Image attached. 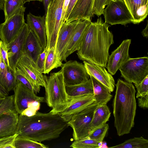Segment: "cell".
Listing matches in <instances>:
<instances>
[{
    "instance_id": "1",
    "label": "cell",
    "mask_w": 148,
    "mask_h": 148,
    "mask_svg": "<svg viewBox=\"0 0 148 148\" xmlns=\"http://www.w3.org/2000/svg\"><path fill=\"white\" fill-rule=\"evenodd\" d=\"M68 126V122L60 113L37 112L30 116L19 114L16 133L41 143L58 138Z\"/></svg>"
},
{
    "instance_id": "2",
    "label": "cell",
    "mask_w": 148,
    "mask_h": 148,
    "mask_svg": "<svg viewBox=\"0 0 148 148\" xmlns=\"http://www.w3.org/2000/svg\"><path fill=\"white\" fill-rule=\"evenodd\" d=\"M109 25L101 17L91 22L77 54L81 60L106 67L110 46L114 43Z\"/></svg>"
},
{
    "instance_id": "3",
    "label": "cell",
    "mask_w": 148,
    "mask_h": 148,
    "mask_svg": "<svg viewBox=\"0 0 148 148\" xmlns=\"http://www.w3.org/2000/svg\"><path fill=\"white\" fill-rule=\"evenodd\" d=\"M115 85L113 114L114 126L118 135L120 136L129 133L134 126L136 109V91L132 83L120 79Z\"/></svg>"
},
{
    "instance_id": "4",
    "label": "cell",
    "mask_w": 148,
    "mask_h": 148,
    "mask_svg": "<svg viewBox=\"0 0 148 148\" xmlns=\"http://www.w3.org/2000/svg\"><path fill=\"white\" fill-rule=\"evenodd\" d=\"M43 77L46 102L52 108L50 112L53 114L59 113L65 108L69 101L62 70L51 73L48 77L43 75Z\"/></svg>"
},
{
    "instance_id": "5",
    "label": "cell",
    "mask_w": 148,
    "mask_h": 148,
    "mask_svg": "<svg viewBox=\"0 0 148 148\" xmlns=\"http://www.w3.org/2000/svg\"><path fill=\"white\" fill-rule=\"evenodd\" d=\"M64 0H50L45 16L48 49L55 48L59 30L62 26L61 18Z\"/></svg>"
},
{
    "instance_id": "6",
    "label": "cell",
    "mask_w": 148,
    "mask_h": 148,
    "mask_svg": "<svg viewBox=\"0 0 148 148\" xmlns=\"http://www.w3.org/2000/svg\"><path fill=\"white\" fill-rule=\"evenodd\" d=\"M94 102L81 112L73 115L68 122L73 130V136L75 141L87 136L92 130L91 123L94 111L98 106Z\"/></svg>"
},
{
    "instance_id": "7",
    "label": "cell",
    "mask_w": 148,
    "mask_h": 148,
    "mask_svg": "<svg viewBox=\"0 0 148 148\" xmlns=\"http://www.w3.org/2000/svg\"><path fill=\"white\" fill-rule=\"evenodd\" d=\"M119 69L121 77L127 82L137 85L148 75V57L130 58Z\"/></svg>"
},
{
    "instance_id": "8",
    "label": "cell",
    "mask_w": 148,
    "mask_h": 148,
    "mask_svg": "<svg viewBox=\"0 0 148 148\" xmlns=\"http://www.w3.org/2000/svg\"><path fill=\"white\" fill-rule=\"evenodd\" d=\"M106 6L103 14L105 23L124 25L132 23V17L123 0H111Z\"/></svg>"
},
{
    "instance_id": "9",
    "label": "cell",
    "mask_w": 148,
    "mask_h": 148,
    "mask_svg": "<svg viewBox=\"0 0 148 148\" xmlns=\"http://www.w3.org/2000/svg\"><path fill=\"white\" fill-rule=\"evenodd\" d=\"M16 68L28 79L35 93L39 92L40 86L45 87L42 73L39 70L34 62L27 56L23 55L19 60Z\"/></svg>"
},
{
    "instance_id": "10",
    "label": "cell",
    "mask_w": 148,
    "mask_h": 148,
    "mask_svg": "<svg viewBox=\"0 0 148 148\" xmlns=\"http://www.w3.org/2000/svg\"><path fill=\"white\" fill-rule=\"evenodd\" d=\"M65 86H72L84 83L89 75L84 64L76 60H69L61 66Z\"/></svg>"
},
{
    "instance_id": "11",
    "label": "cell",
    "mask_w": 148,
    "mask_h": 148,
    "mask_svg": "<svg viewBox=\"0 0 148 148\" xmlns=\"http://www.w3.org/2000/svg\"><path fill=\"white\" fill-rule=\"evenodd\" d=\"M13 90L14 108L19 114L27 108L30 104L34 101L40 103L46 102L45 98L37 96L35 93L19 81Z\"/></svg>"
},
{
    "instance_id": "12",
    "label": "cell",
    "mask_w": 148,
    "mask_h": 148,
    "mask_svg": "<svg viewBox=\"0 0 148 148\" xmlns=\"http://www.w3.org/2000/svg\"><path fill=\"white\" fill-rule=\"evenodd\" d=\"M29 31L28 26L25 23L17 36L7 44L9 65L14 73L18 60L23 56V47Z\"/></svg>"
},
{
    "instance_id": "13",
    "label": "cell",
    "mask_w": 148,
    "mask_h": 148,
    "mask_svg": "<svg viewBox=\"0 0 148 148\" xmlns=\"http://www.w3.org/2000/svg\"><path fill=\"white\" fill-rule=\"evenodd\" d=\"M22 11L14 15L0 24V38L8 44L18 34L25 24L24 12Z\"/></svg>"
},
{
    "instance_id": "14",
    "label": "cell",
    "mask_w": 148,
    "mask_h": 148,
    "mask_svg": "<svg viewBox=\"0 0 148 148\" xmlns=\"http://www.w3.org/2000/svg\"><path fill=\"white\" fill-rule=\"evenodd\" d=\"M91 22L87 20H79L62 53L60 59L62 62L66 61L70 55L79 49Z\"/></svg>"
},
{
    "instance_id": "15",
    "label": "cell",
    "mask_w": 148,
    "mask_h": 148,
    "mask_svg": "<svg viewBox=\"0 0 148 148\" xmlns=\"http://www.w3.org/2000/svg\"><path fill=\"white\" fill-rule=\"evenodd\" d=\"M131 41L130 39L123 40L109 56L106 67L108 71L112 75H114L120 68L130 58L129 50Z\"/></svg>"
},
{
    "instance_id": "16",
    "label": "cell",
    "mask_w": 148,
    "mask_h": 148,
    "mask_svg": "<svg viewBox=\"0 0 148 148\" xmlns=\"http://www.w3.org/2000/svg\"><path fill=\"white\" fill-rule=\"evenodd\" d=\"M69 97L67 106L59 113L67 122L73 115L81 112L95 101L93 95Z\"/></svg>"
},
{
    "instance_id": "17",
    "label": "cell",
    "mask_w": 148,
    "mask_h": 148,
    "mask_svg": "<svg viewBox=\"0 0 148 148\" xmlns=\"http://www.w3.org/2000/svg\"><path fill=\"white\" fill-rule=\"evenodd\" d=\"M94 0H77L65 22L81 20L91 21L94 15Z\"/></svg>"
},
{
    "instance_id": "18",
    "label": "cell",
    "mask_w": 148,
    "mask_h": 148,
    "mask_svg": "<svg viewBox=\"0 0 148 148\" xmlns=\"http://www.w3.org/2000/svg\"><path fill=\"white\" fill-rule=\"evenodd\" d=\"M84 64L89 75L94 77L105 85L112 92L115 87L114 79L112 75L107 71L105 67L89 62H83Z\"/></svg>"
},
{
    "instance_id": "19",
    "label": "cell",
    "mask_w": 148,
    "mask_h": 148,
    "mask_svg": "<svg viewBox=\"0 0 148 148\" xmlns=\"http://www.w3.org/2000/svg\"><path fill=\"white\" fill-rule=\"evenodd\" d=\"M19 114L15 109L5 111L0 116V138L16 133Z\"/></svg>"
},
{
    "instance_id": "20",
    "label": "cell",
    "mask_w": 148,
    "mask_h": 148,
    "mask_svg": "<svg viewBox=\"0 0 148 148\" xmlns=\"http://www.w3.org/2000/svg\"><path fill=\"white\" fill-rule=\"evenodd\" d=\"M26 19L29 29L34 32L43 49H45L47 40L44 15L36 16L29 12L27 15Z\"/></svg>"
},
{
    "instance_id": "21",
    "label": "cell",
    "mask_w": 148,
    "mask_h": 148,
    "mask_svg": "<svg viewBox=\"0 0 148 148\" xmlns=\"http://www.w3.org/2000/svg\"><path fill=\"white\" fill-rule=\"evenodd\" d=\"M79 21H74L69 23L65 22L59 30L56 42L55 51L58 58L60 60L62 53Z\"/></svg>"
},
{
    "instance_id": "22",
    "label": "cell",
    "mask_w": 148,
    "mask_h": 148,
    "mask_svg": "<svg viewBox=\"0 0 148 148\" xmlns=\"http://www.w3.org/2000/svg\"><path fill=\"white\" fill-rule=\"evenodd\" d=\"M133 19L132 23L139 24L148 14V0H123Z\"/></svg>"
},
{
    "instance_id": "23",
    "label": "cell",
    "mask_w": 148,
    "mask_h": 148,
    "mask_svg": "<svg viewBox=\"0 0 148 148\" xmlns=\"http://www.w3.org/2000/svg\"><path fill=\"white\" fill-rule=\"evenodd\" d=\"M43 50L34 33L29 29L23 47V56H27L36 64L39 55Z\"/></svg>"
},
{
    "instance_id": "24",
    "label": "cell",
    "mask_w": 148,
    "mask_h": 148,
    "mask_svg": "<svg viewBox=\"0 0 148 148\" xmlns=\"http://www.w3.org/2000/svg\"><path fill=\"white\" fill-rule=\"evenodd\" d=\"M93 87V96L98 105L106 104L112 97L110 89L94 77L90 75Z\"/></svg>"
},
{
    "instance_id": "25",
    "label": "cell",
    "mask_w": 148,
    "mask_h": 148,
    "mask_svg": "<svg viewBox=\"0 0 148 148\" xmlns=\"http://www.w3.org/2000/svg\"><path fill=\"white\" fill-rule=\"evenodd\" d=\"M111 113L106 104L98 105L94 111L91 123L92 130L106 123L109 121Z\"/></svg>"
},
{
    "instance_id": "26",
    "label": "cell",
    "mask_w": 148,
    "mask_h": 148,
    "mask_svg": "<svg viewBox=\"0 0 148 148\" xmlns=\"http://www.w3.org/2000/svg\"><path fill=\"white\" fill-rule=\"evenodd\" d=\"M65 88L66 92L69 97L93 95V85L90 78L84 83L72 86H65Z\"/></svg>"
},
{
    "instance_id": "27",
    "label": "cell",
    "mask_w": 148,
    "mask_h": 148,
    "mask_svg": "<svg viewBox=\"0 0 148 148\" xmlns=\"http://www.w3.org/2000/svg\"><path fill=\"white\" fill-rule=\"evenodd\" d=\"M23 0H5L3 10L5 21L20 11H25Z\"/></svg>"
},
{
    "instance_id": "28",
    "label": "cell",
    "mask_w": 148,
    "mask_h": 148,
    "mask_svg": "<svg viewBox=\"0 0 148 148\" xmlns=\"http://www.w3.org/2000/svg\"><path fill=\"white\" fill-rule=\"evenodd\" d=\"M46 55L43 73L48 74L52 69L61 67L62 63L56 53L55 48L48 49Z\"/></svg>"
},
{
    "instance_id": "29",
    "label": "cell",
    "mask_w": 148,
    "mask_h": 148,
    "mask_svg": "<svg viewBox=\"0 0 148 148\" xmlns=\"http://www.w3.org/2000/svg\"><path fill=\"white\" fill-rule=\"evenodd\" d=\"M115 148H148V140L142 136L134 137L123 143L110 147Z\"/></svg>"
},
{
    "instance_id": "30",
    "label": "cell",
    "mask_w": 148,
    "mask_h": 148,
    "mask_svg": "<svg viewBox=\"0 0 148 148\" xmlns=\"http://www.w3.org/2000/svg\"><path fill=\"white\" fill-rule=\"evenodd\" d=\"M17 83L14 72L9 70L5 73L0 75V84L8 93L13 90Z\"/></svg>"
},
{
    "instance_id": "31",
    "label": "cell",
    "mask_w": 148,
    "mask_h": 148,
    "mask_svg": "<svg viewBox=\"0 0 148 148\" xmlns=\"http://www.w3.org/2000/svg\"><path fill=\"white\" fill-rule=\"evenodd\" d=\"M15 148H47L48 146L18 135L15 140Z\"/></svg>"
},
{
    "instance_id": "32",
    "label": "cell",
    "mask_w": 148,
    "mask_h": 148,
    "mask_svg": "<svg viewBox=\"0 0 148 148\" xmlns=\"http://www.w3.org/2000/svg\"><path fill=\"white\" fill-rule=\"evenodd\" d=\"M102 143L86 137L75 141L70 147L73 148H99Z\"/></svg>"
},
{
    "instance_id": "33",
    "label": "cell",
    "mask_w": 148,
    "mask_h": 148,
    "mask_svg": "<svg viewBox=\"0 0 148 148\" xmlns=\"http://www.w3.org/2000/svg\"><path fill=\"white\" fill-rule=\"evenodd\" d=\"M109 128L108 124H104L94 129L86 137L99 142H102Z\"/></svg>"
},
{
    "instance_id": "34",
    "label": "cell",
    "mask_w": 148,
    "mask_h": 148,
    "mask_svg": "<svg viewBox=\"0 0 148 148\" xmlns=\"http://www.w3.org/2000/svg\"><path fill=\"white\" fill-rule=\"evenodd\" d=\"M111 0H94L93 13L98 17L103 14L105 7Z\"/></svg>"
},
{
    "instance_id": "35",
    "label": "cell",
    "mask_w": 148,
    "mask_h": 148,
    "mask_svg": "<svg viewBox=\"0 0 148 148\" xmlns=\"http://www.w3.org/2000/svg\"><path fill=\"white\" fill-rule=\"evenodd\" d=\"M18 135L15 133L0 138V148H15V140Z\"/></svg>"
},
{
    "instance_id": "36",
    "label": "cell",
    "mask_w": 148,
    "mask_h": 148,
    "mask_svg": "<svg viewBox=\"0 0 148 148\" xmlns=\"http://www.w3.org/2000/svg\"><path fill=\"white\" fill-rule=\"evenodd\" d=\"M15 109L14 103V95L7 96L0 105V116L9 110Z\"/></svg>"
},
{
    "instance_id": "37",
    "label": "cell",
    "mask_w": 148,
    "mask_h": 148,
    "mask_svg": "<svg viewBox=\"0 0 148 148\" xmlns=\"http://www.w3.org/2000/svg\"><path fill=\"white\" fill-rule=\"evenodd\" d=\"M135 86L137 90V98L148 93V75L139 84Z\"/></svg>"
},
{
    "instance_id": "38",
    "label": "cell",
    "mask_w": 148,
    "mask_h": 148,
    "mask_svg": "<svg viewBox=\"0 0 148 148\" xmlns=\"http://www.w3.org/2000/svg\"><path fill=\"white\" fill-rule=\"evenodd\" d=\"M14 74L16 81L20 82L34 92L31 83L20 70L16 68L15 71L14 73Z\"/></svg>"
},
{
    "instance_id": "39",
    "label": "cell",
    "mask_w": 148,
    "mask_h": 148,
    "mask_svg": "<svg viewBox=\"0 0 148 148\" xmlns=\"http://www.w3.org/2000/svg\"><path fill=\"white\" fill-rule=\"evenodd\" d=\"M0 51L3 59L8 70H12L9 64L7 44L0 40Z\"/></svg>"
},
{
    "instance_id": "40",
    "label": "cell",
    "mask_w": 148,
    "mask_h": 148,
    "mask_svg": "<svg viewBox=\"0 0 148 148\" xmlns=\"http://www.w3.org/2000/svg\"><path fill=\"white\" fill-rule=\"evenodd\" d=\"M48 50L44 49L43 52L39 56L36 64L39 70L43 73L44 65Z\"/></svg>"
},
{
    "instance_id": "41",
    "label": "cell",
    "mask_w": 148,
    "mask_h": 148,
    "mask_svg": "<svg viewBox=\"0 0 148 148\" xmlns=\"http://www.w3.org/2000/svg\"><path fill=\"white\" fill-rule=\"evenodd\" d=\"M138 98V106L141 108H147L148 107V93Z\"/></svg>"
},
{
    "instance_id": "42",
    "label": "cell",
    "mask_w": 148,
    "mask_h": 148,
    "mask_svg": "<svg viewBox=\"0 0 148 148\" xmlns=\"http://www.w3.org/2000/svg\"><path fill=\"white\" fill-rule=\"evenodd\" d=\"M70 0H64L63 3L61 23L62 25L66 20V13Z\"/></svg>"
},
{
    "instance_id": "43",
    "label": "cell",
    "mask_w": 148,
    "mask_h": 148,
    "mask_svg": "<svg viewBox=\"0 0 148 148\" xmlns=\"http://www.w3.org/2000/svg\"><path fill=\"white\" fill-rule=\"evenodd\" d=\"M37 111L32 107H29L24 110L21 114L30 116L36 114Z\"/></svg>"
},
{
    "instance_id": "44",
    "label": "cell",
    "mask_w": 148,
    "mask_h": 148,
    "mask_svg": "<svg viewBox=\"0 0 148 148\" xmlns=\"http://www.w3.org/2000/svg\"><path fill=\"white\" fill-rule=\"evenodd\" d=\"M77 1V0H70L66 13V20L68 17Z\"/></svg>"
},
{
    "instance_id": "45",
    "label": "cell",
    "mask_w": 148,
    "mask_h": 148,
    "mask_svg": "<svg viewBox=\"0 0 148 148\" xmlns=\"http://www.w3.org/2000/svg\"><path fill=\"white\" fill-rule=\"evenodd\" d=\"M141 33L143 37L146 38H147L148 37V21H147V24L145 28L143 29Z\"/></svg>"
},
{
    "instance_id": "46",
    "label": "cell",
    "mask_w": 148,
    "mask_h": 148,
    "mask_svg": "<svg viewBox=\"0 0 148 148\" xmlns=\"http://www.w3.org/2000/svg\"><path fill=\"white\" fill-rule=\"evenodd\" d=\"M50 0H43L44 5L45 11V14L44 16H45L46 15L49 3Z\"/></svg>"
},
{
    "instance_id": "47",
    "label": "cell",
    "mask_w": 148,
    "mask_h": 148,
    "mask_svg": "<svg viewBox=\"0 0 148 148\" xmlns=\"http://www.w3.org/2000/svg\"><path fill=\"white\" fill-rule=\"evenodd\" d=\"M4 1L5 0H0V10H3Z\"/></svg>"
},
{
    "instance_id": "48",
    "label": "cell",
    "mask_w": 148,
    "mask_h": 148,
    "mask_svg": "<svg viewBox=\"0 0 148 148\" xmlns=\"http://www.w3.org/2000/svg\"><path fill=\"white\" fill-rule=\"evenodd\" d=\"M33 1H38L41 2H42L43 1V0H23V3L24 4L27 2H29Z\"/></svg>"
},
{
    "instance_id": "49",
    "label": "cell",
    "mask_w": 148,
    "mask_h": 148,
    "mask_svg": "<svg viewBox=\"0 0 148 148\" xmlns=\"http://www.w3.org/2000/svg\"><path fill=\"white\" fill-rule=\"evenodd\" d=\"M108 147L107 146L106 143H103L102 142V143L100 146L99 148H108Z\"/></svg>"
},
{
    "instance_id": "50",
    "label": "cell",
    "mask_w": 148,
    "mask_h": 148,
    "mask_svg": "<svg viewBox=\"0 0 148 148\" xmlns=\"http://www.w3.org/2000/svg\"><path fill=\"white\" fill-rule=\"evenodd\" d=\"M5 97H0V105L1 104Z\"/></svg>"
}]
</instances>
